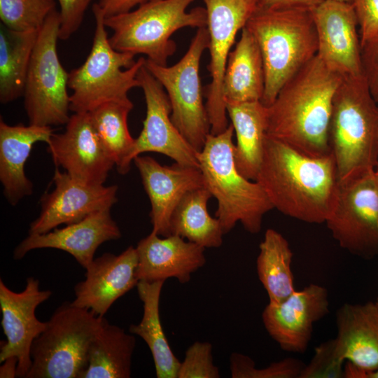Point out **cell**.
I'll return each instance as SVG.
<instances>
[{"instance_id":"6da1fadb","label":"cell","mask_w":378,"mask_h":378,"mask_svg":"<svg viewBox=\"0 0 378 378\" xmlns=\"http://www.w3.org/2000/svg\"><path fill=\"white\" fill-rule=\"evenodd\" d=\"M255 181L273 208L308 223H326L337 194L339 181L332 154L304 155L266 135Z\"/></svg>"},{"instance_id":"7a4b0ae2","label":"cell","mask_w":378,"mask_h":378,"mask_svg":"<svg viewBox=\"0 0 378 378\" xmlns=\"http://www.w3.org/2000/svg\"><path fill=\"white\" fill-rule=\"evenodd\" d=\"M342 76L316 55L281 88L267 110V135L312 157L331 154L328 132Z\"/></svg>"},{"instance_id":"3957f363","label":"cell","mask_w":378,"mask_h":378,"mask_svg":"<svg viewBox=\"0 0 378 378\" xmlns=\"http://www.w3.org/2000/svg\"><path fill=\"white\" fill-rule=\"evenodd\" d=\"M328 141L339 182L374 170L378 105L364 74L342 77L333 97Z\"/></svg>"},{"instance_id":"277c9868","label":"cell","mask_w":378,"mask_h":378,"mask_svg":"<svg viewBox=\"0 0 378 378\" xmlns=\"http://www.w3.org/2000/svg\"><path fill=\"white\" fill-rule=\"evenodd\" d=\"M245 27L255 38L262 57L267 107L284 85L318 52L312 10L299 8L258 9Z\"/></svg>"},{"instance_id":"5b68a950","label":"cell","mask_w":378,"mask_h":378,"mask_svg":"<svg viewBox=\"0 0 378 378\" xmlns=\"http://www.w3.org/2000/svg\"><path fill=\"white\" fill-rule=\"evenodd\" d=\"M234 128L218 134L209 133L197 153L204 186L218 202L215 216L225 234L239 222L251 234L260 232L264 216L273 208L261 186L245 178L234 161Z\"/></svg>"},{"instance_id":"8992f818","label":"cell","mask_w":378,"mask_h":378,"mask_svg":"<svg viewBox=\"0 0 378 378\" xmlns=\"http://www.w3.org/2000/svg\"><path fill=\"white\" fill-rule=\"evenodd\" d=\"M195 0H150L136 9L106 17L104 24L113 31L109 42L120 52L143 54L159 65H167L176 50L171 39L184 27H206V10L196 7L188 10Z\"/></svg>"},{"instance_id":"52a82bcc","label":"cell","mask_w":378,"mask_h":378,"mask_svg":"<svg viewBox=\"0 0 378 378\" xmlns=\"http://www.w3.org/2000/svg\"><path fill=\"white\" fill-rule=\"evenodd\" d=\"M92 12L96 27L90 52L81 66L69 73L70 111L74 113L90 112L108 102L130 100L129 91L140 88L138 74L146 62L142 57L135 61V55L115 50L97 3Z\"/></svg>"},{"instance_id":"ba28073f","label":"cell","mask_w":378,"mask_h":378,"mask_svg":"<svg viewBox=\"0 0 378 378\" xmlns=\"http://www.w3.org/2000/svg\"><path fill=\"white\" fill-rule=\"evenodd\" d=\"M105 320L71 302H64L34 341L26 378H80L90 346Z\"/></svg>"},{"instance_id":"9c48e42d","label":"cell","mask_w":378,"mask_h":378,"mask_svg":"<svg viewBox=\"0 0 378 378\" xmlns=\"http://www.w3.org/2000/svg\"><path fill=\"white\" fill-rule=\"evenodd\" d=\"M61 18L56 10L38 30L24 90V106L30 125L66 124L70 115L69 73L57 52Z\"/></svg>"},{"instance_id":"30bf717a","label":"cell","mask_w":378,"mask_h":378,"mask_svg":"<svg viewBox=\"0 0 378 378\" xmlns=\"http://www.w3.org/2000/svg\"><path fill=\"white\" fill-rule=\"evenodd\" d=\"M209 43L206 27L198 28L186 54L174 65H159L148 59L145 62L169 97L174 125L197 152L211 132L200 74L201 57Z\"/></svg>"},{"instance_id":"8fae6325","label":"cell","mask_w":378,"mask_h":378,"mask_svg":"<svg viewBox=\"0 0 378 378\" xmlns=\"http://www.w3.org/2000/svg\"><path fill=\"white\" fill-rule=\"evenodd\" d=\"M326 223L340 246L351 254L365 259L378 256V179L374 170L339 182Z\"/></svg>"},{"instance_id":"7c38bea8","label":"cell","mask_w":378,"mask_h":378,"mask_svg":"<svg viewBox=\"0 0 378 378\" xmlns=\"http://www.w3.org/2000/svg\"><path fill=\"white\" fill-rule=\"evenodd\" d=\"M207 16L211 82L206 88V108L210 133L218 134L228 127L223 80L227 59L237 33L256 10L260 0H203Z\"/></svg>"},{"instance_id":"4fadbf2b","label":"cell","mask_w":378,"mask_h":378,"mask_svg":"<svg viewBox=\"0 0 378 378\" xmlns=\"http://www.w3.org/2000/svg\"><path fill=\"white\" fill-rule=\"evenodd\" d=\"M51 294L50 290H40L39 281L31 276L27 279L21 292L11 290L0 280L1 326L6 337L1 342L0 363L17 358L18 377H26L30 370L32 344L46 326V322L36 318L35 312Z\"/></svg>"},{"instance_id":"5bb4252c","label":"cell","mask_w":378,"mask_h":378,"mask_svg":"<svg viewBox=\"0 0 378 378\" xmlns=\"http://www.w3.org/2000/svg\"><path fill=\"white\" fill-rule=\"evenodd\" d=\"M146 105V118L139 136L134 139L129 162L141 154H163L180 165L200 168L197 151L186 140L171 119L169 97L158 80L146 68L138 74Z\"/></svg>"},{"instance_id":"9a60e30c","label":"cell","mask_w":378,"mask_h":378,"mask_svg":"<svg viewBox=\"0 0 378 378\" xmlns=\"http://www.w3.org/2000/svg\"><path fill=\"white\" fill-rule=\"evenodd\" d=\"M48 151L57 167L72 178L90 185H102L115 165L103 146L88 112L70 115L62 133L52 134Z\"/></svg>"},{"instance_id":"2e32d148","label":"cell","mask_w":378,"mask_h":378,"mask_svg":"<svg viewBox=\"0 0 378 378\" xmlns=\"http://www.w3.org/2000/svg\"><path fill=\"white\" fill-rule=\"evenodd\" d=\"M327 289L311 284L279 302H270L262 313L264 326L284 351L304 354L316 322L329 313Z\"/></svg>"},{"instance_id":"e0dca14e","label":"cell","mask_w":378,"mask_h":378,"mask_svg":"<svg viewBox=\"0 0 378 378\" xmlns=\"http://www.w3.org/2000/svg\"><path fill=\"white\" fill-rule=\"evenodd\" d=\"M55 189L43 195L39 216L30 223L29 234L47 233L62 224L78 222L98 211L111 209L117 202L118 186L90 185L57 168Z\"/></svg>"},{"instance_id":"ac0fdd59","label":"cell","mask_w":378,"mask_h":378,"mask_svg":"<svg viewBox=\"0 0 378 378\" xmlns=\"http://www.w3.org/2000/svg\"><path fill=\"white\" fill-rule=\"evenodd\" d=\"M317 55L340 76L363 75L358 19L351 3L325 0L312 10Z\"/></svg>"},{"instance_id":"d6986e66","label":"cell","mask_w":378,"mask_h":378,"mask_svg":"<svg viewBox=\"0 0 378 378\" xmlns=\"http://www.w3.org/2000/svg\"><path fill=\"white\" fill-rule=\"evenodd\" d=\"M138 257L130 246L119 255L106 253L85 268V279L74 288V306L104 317L111 305L136 286Z\"/></svg>"},{"instance_id":"ffe728a7","label":"cell","mask_w":378,"mask_h":378,"mask_svg":"<svg viewBox=\"0 0 378 378\" xmlns=\"http://www.w3.org/2000/svg\"><path fill=\"white\" fill-rule=\"evenodd\" d=\"M134 162L150 200L152 232L162 237L171 234V216L184 195L205 186L200 168L180 165H162L150 156L141 155Z\"/></svg>"},{"instance_id":"44dd1931","label":"cell","mask_w":378,"mask_h":378,"mask_svg":"<svg viewBox=\"0 0 378 378\" xmlns=\"http://www.w3.org/2000/svg\"><path fill=\"white\" fill-rule=\"evenodd\" d=\"M111 209L94 212L81 220L44 234H29L15 248L14 259L22 258L29 251L57 248L71 254L85 269L104 242L121 237V232L111 215Z\"/></svg>"},{"instance_id":"7402d4cb","label":"cell","mask_w":378,"mask_h":378,"mask_svg":"<svg viewBox=\"0 0 378 378\" xmlns=\"http://www.w3.org/2000/svg\"><path fill=\"white\" fill-rule=\"evenodd\" d=\"M337 349L346 360L345 378H362L378 369V307L345 303L336 313Z\"/></svg>"},{"instance_id":"603a6c76","label":"cell","mask_w":378,"mask_h":378,"mask_svg":"<svg viewBox=\"0 0 378 378\" xmlns=\"http://www.w3.org/2000/svg\"><path fill=\"white\" fill-rule=\"evenodd\" d=\"M139 281L149 282L176 279L184 284L206 263L204 248L170 234L163 238L151 231L136 247Z\"/></svg>"},{"instance_id":"cb8c5ba5","label":"cell","mask_w":378,"mask_h":378,"mask_svg":"<svg viewBox=\"0 0 378 378\" xmlns=\"http://www.w3.org/2000/svg\"><path fill=\"white\" fill-rule=\"evenodd\" d=\"M53 134L50 126L10 125L0 120V181L8 202L15 206L31 195L33 184L25 175V163L33 146L48 143Z\"/></svg>"},{"instance_id":"d4e9b609","label":"cell","mask_w":378,"mask_h":378,"mask_svg":"<svg viewBox=\"0 0 378 378\" xmlns=\"http://www.w3.org/2000/svg\"><path fill=\"white\" fill-rule=\"evenodd\" d=\"M225 103L260 101L265 90V71L259 46L244 27L234 49L229 53L223 80Z\"/></svg>"},{"instance_id":"484cf974","label":"cell","mask_w":378,"mask_h":378,"mask_svg":"<svg viewBox=\"0 0 378 378\" xmlns=\"http://www.w3.org/2000/svg\"><path fill=\"white\" fill-rule=\"evenodd\" d=\"M236 134L234 161L239 172L255 181L262 163L267 135V110L260 101L225 103Z\"/></svg>"},{"instance_id":"4316f807","label":"cell","mask_w":378,"mask_h":378,"mask_svg":"<svg viewBox=\"0 0 378 378\" xmlns=\"http://www.w3.org/2000/svg\"><path fill=\"white\" fill-rule=\"evenodd\" d=\"M164 281H139L136 288L143 303V316L138 324H131V333L141 337L148 345L158 378H177L181 362L174 354L164 332L160 317V300Z\"/></svg>"},{"instance_id":"83f0119b","label":"cell","mask_w":378,"mask_h":378,"mask_svg":"<svg viewBox=\"0 0 378 378\" xmlns=\"http://www.w3.org/2000/svg\"><path fill=\"white\" fill-rule=\"evenodd\" d=\"M135 337L106 319L92 341L88 363L80 378H129Z\"/></svg>"},{"instance_id":"f1b7e54d","label":"cell","mask_w":378,"mask_h":378,"mask_svg":"<svg viewBox=\"0 0 378 378\" xmlns=\"http://www.w3.org/2000/svg\"><path fill=\"white\" fill-rule=\"evenodd\" d=\"M211 197L205 186L186 193L171 216V234L178 235L204 248L220 246L225 233L219 220L209 214L207 202Z\"/></svg>"},{"instance_id":"f546056e","label":"cell","mask_w":378,"mask_h":378,"mask_svg":"<svg viewBox=\"0 0 378 378\" xmlns=\"http://www.w3.org/2000/svg\"><path fill=\"white\" fill-rule=\"evenodd\" d=\"M38 30L16 31L2 25L0 31V102L23 96L28 68Z\"/></svg>"},{"instance_id":"4dcf8cb0","label":"cell","mask_w":378,"mask_h":378,"mask_svg":"<svg viewBox=\"0 0 378 378\" xmlns=\"http://www.w3.org/2000/svg\"><path fill=\"white\" fill-rule=\"evenodd\" d=\"M256 270L269 302H279L295 290L291 264L293 252L287 239L278 231L267 229L259 246Z\"/></svg>"},{"instance_id":"1f68e13d","label":"cell","mask_w":378,"mask_h":378,"mask_svg":"<svg viewBox=\"0 0 378 378\" xmlns=\"http://www.w3.org/2000/svg\"><path fill=\"white\" fill-rule=\"evenodd\" d=\"M133 107L130 99L112 101L88 112L103 146L121 174H127L131 165L129 155L135 139L130 133L127 117Z\"/></svg>"},{"instance_id":"d6a6232c","label":"cell","mask_w":378,"mask_h":378,"mask_svg":"<svg viewBox=\"0 0 378 378\" xmlns=\"http://www.w3.org/2000/svg\"><path fill=\"white\" fill-rule=\"evenodd\" d=\"M55 10L54 0H0L3 24L16 31L39 30Z\"/></svg>"},{"instance_id":"836d02e7","label":"cell","mask_w":378,"mask_h":378,"mask_svg":"<svg viewBox=\"0 0 378 378\" xmlns=\"http://www.w3.org/2000/svg\"><path fill=\"white\" fill-rule=\"evenodd\" d=\"M253 359L241 353H232L230 367L232 378H299L304 364L294 358H286L256 368Z\"/></svg>"},{"instance_id":"e575fe53","label":"cell","mask_w":378,"mask_h":378,"mask_svg":"<svg viewBox=\"0 0 378 378\" xmlns=\"http://www.w3.org/2000/svg\"><path fill=\"white\" fill-rule=\"evenodd\" d=\"M344 361L335 338L328 340L315 348L313 357L304 364L299 378H343Z\"/></svg>"},{"instance_id":"d590c367","label":"cell","mask_w":378,"mask_h":378,"mask_svg":"<svg viewBox=\"0 0 378 378\" xmlns=\"http://www.w3.org/2000/svg\"><path fill=\"white\" fill-rule=\"evenodd\" d=\"M219 370L214 363L212 345L208 342H195L186 351L177 378H218Z\"/></svg>"},{"instance_id":"8d00e7d4","label":"cell","mask_w":378,"mask_h":378,"mask_svg":"<svg viewBox=\"0 0 378 378\" xmlns=\"http://www.w3.org/2000/svg\"><path fill=\"white\" fill-rule=\"evenodd\" d=\"M61 18L59 38H69L80 27L92 0H57Z\"/></svg>"},{"instance_id":"74e56055","label":"cell","mask_w":378,"mask_h":378,"mask_svg":"<svg viewBox=\"0 0 378 378\" xmlns=\"http://www.w3.org/2000/svg\"><path fill=\"white\" fill-rule=\"evenodd\" d=\"M352 4L362 46L378 34V0H352Z\"/></svg>"},{"instance_id":"f35d334b","label":"cell","mask_w":378,"mask_h":378,"mask_svg":"<svg viewBox=\"0 0 378 378\" xmlns=\"http://www.w3.org/2000/svg\"><path fill=\"white\" fill-rule=\"evenodd\" d=\"M363 71L378 105V34L361 46Z\"/></svg>"},{"instance_id":"ab89813d","label":"cell","mask_w":378,"mask_h":378,"mask_svg":"<svg viewBox=\"0 0 378 378\" xmlns=\"http://www.w3.org/2000/svg\"><path fill=\"white\" fill-rule=\"evenodd\" d=\"M325 0H260L258 9L299 8L314 9Z\"/></svg>"},{"instance_id":"60d3db41","label":"cell","mask_w":378,"mask_h":378,"mask_svg":"<svg viewBox=\"0 0 378 378\" xmlns=\"http://www.w3.org/2000/svg\"><path fill=\"white\" fill-rule=\"evenodd\" d=\"M150 0H99V6L102 9L105 18L128 12L135 6Z\"/></svg>"},{"instance_id":"b9f144b4","label":"cell","mask_w":378,"mask_h":378,"mask_svg":"<svg viewBox=\"0 0 378 378\" xmlns=\"http://www.w3.org/2000/svg\"><path fill=\"white\" fill-rule=\"evenodd\" d=\"M18 358L10 357L4 360L0 367L1 378H13L17 377Z\"/></svg>"},{"instance_id":"7bdbcfd3","label":"cell","mask_w":378,"mask_h":378,"mask_svg":"<svg viewBox=\"0 0 378 378\" xmlns=\"http://www.w3.org/2000/svg\"><path fill=\"white\" fill-rule=\"evenodd\" d=\"M362 378H378V369L373 372L364 373Z\"/></svg>"},{"instance_id":"ee69618b","label":"cell","mask_w":378,"mask_h":378,"mask_svg":"<svg viewBox=\"0 0 378 378\" xmlns=\"http://www.w3.org/2000/svg\"><path fill=\"white\" fill-rule=\"evenodd\" d=\"M376 169H374V174L377 177V178L378 179V162H377V166L375 167Z\"/></svg>"},{"instance_id":"f6af8a7d","label":"cell","mask_w":378,"mask_h":378,"mask_svg":"<svg viewBox=\"0 0 378 378\" xmlns=\"http://www.w3.org/2000/svg\"><path fill=\"white\" fill-rule=\"evenodd\" d=\"M335 1H343V2H347V3H351L352 4V0H335Z\"/></svg>"},{"instance_id":"bcb514c9","label":"cell","mask_w":378,"mask_h":378,"mask_svg":"<svg viewBox=\"0 0 378 378\" xmlns=\"http://www.w3.org/2000/svg\"><path fill=\"white\" fill-rule=\"evenodd\" d=\"M374 302H375L376 304H377V307H378V298L376 299V300H375Z\"/></svg>"}]
</instances>
